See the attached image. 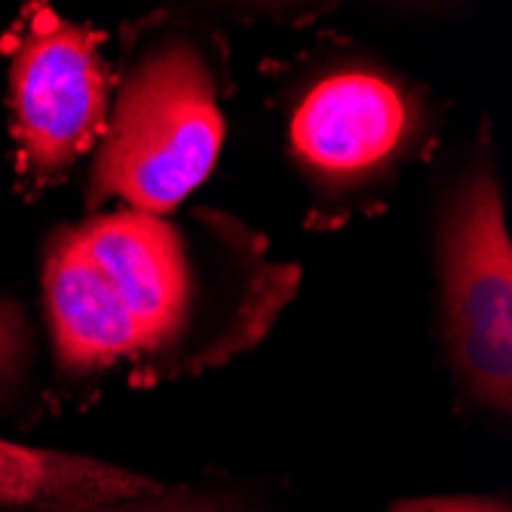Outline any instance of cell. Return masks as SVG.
I'll return each mask as SVG.
<instances>
[{
  "instance_id": "obj_3",
  "label": "cell",
  "mask_w": 512,
  "mask_h": 512,
  "mask_svg": "<svg viewBox=\"0 0 512 512\" xmlns=\"http://www.w3.org/2000/svg\"><path fill=\"white\" fill-rule=\"evenodd\" d=\"M442 310L457 378L476 402H512V246L497 178L479 166L454 194L442 234Z\"/></svg>"
},
{
  "instance_id": "obj_5",
  "label": "cell",
  "mask_w": 512,
  "mask_h": 512,
  "mask_svg": "<svg viewBox=\"0 0 512 512\" xmlns=\"http://www.w3.org/2000/svg\"><path fill=\"white\" fill-rule=\"evenodd\" d=\"M414 126V105L384 74L344 68L307 89L292 117L301 166L329 184H356L387 169Z\"/></svg>"
},
{
  "instance_id": "obj_8",
  "label": "cell",
  "mask_w": 512,
  "mask_h": 512,
  "mask_svg": "<svg viewBox=\"0 0 512 512\" xmlns=\"http://www.w3.org/2000/svg\"><path fill=\"white\" fill-rule=\"evenodd\" d=\"M86 512H243L234 503H224L221 497H203L191 491H157L148 497H132V500H117L108 506H96Z\"/></svg>"
},
{
  "instance_id": "obj_1",
  "label": "cell",
  "mask_w": 512,
  "mask_h": 512,
  "mask_svg": "<svg viewBox=\"0 0 512 512\" xmlns=\"http://www.w3.org/2000/svg\"><path fill=\"white\" fill-rule=\"evenodd\" d=\"M295 267L224 279L184 230L145 212H105L46 243L43 301L62 375L126 365L154 384L252 347L295 289Z\"/></svg>"
},
{
  "instance_id": "obj_7",
  "label": "cell",
  "mask_w": 512,
  "mask_h": 512,
  "mask_svg": "<svg viewBox=\"0 0 512 512\" xmlns=\"http://www.w3.org/2000/svg\"><path fill=\"white\" fill-rule=\"evenodd\" d=\"M31 359V332L13 301H0V399L25 375Z\"/></svg>"
},
{
  "instance_id": "obj_2",
  "label": "cell",
  "mask_w": 512,
  "mask_h": 512,
  "mask_svg": "<svg viewBox=\"0 0 512 512\" xmlns=\"http://www.w3.org/2000/svg\"><path fill=\"white\" fill-rule=\"evenodd\" d=\"M224 142L215 80L191 43H169L132 71L92 166L89 200L166 215L212 172Z\"/></svg>"
},
{
  "instance_id": "obj_4",
  "label": "cell",
  "mask_w": 512,
  "mask_h": 512,
  "mask_svg": "<svg viewBox=\"0 0 512 512\" xmlns=\"http://www.w3.org/2000/svg\"><path fill=\"white\" fill-rule=\"evenodd\" d=\"M10 92L22 175L50 181L105 132L108 71L96 34L34 7L16 40Z\"/></svg>"
},
{
  "instance_id": "obj_6",
  "label": "cell",
  "mask_w": 512,
  "mask_h": 512,
  "mask_svg": "<svg viewBox=\"0 0 512 512\" xmlns=\"http://www.w3.org/2000/svg\"><path fill=\"white\" fill-rule=\"evenodd\" d=\"M160 488L154 479L96 457L0 439V509L86 512L117 500L148 497Z\"/></svg>"
},
{
  "instance_id": "obj_9",
  "label": "cell",
  "mask_w": 512,
  "mask_h": 512,
  "mask_svg": "<svg viewBox=\"0 0 512 512\" xmlns=\"http://www.w3.org/2000/svg\"><path fill=\"white\" fill-rule=\"evenodd\" d=\"M393 512H512L503 497H421L402 500Z\"/></svg>"
}]
</instances>
